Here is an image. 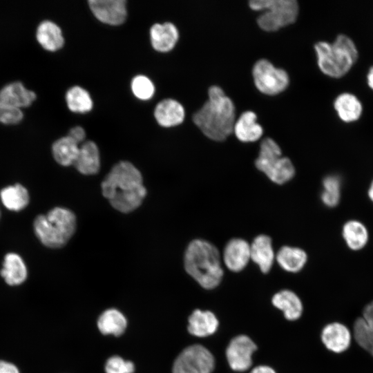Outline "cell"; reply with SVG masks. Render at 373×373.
Wrapping results in <instances>:
<instances>
[{
	"instance_id": "cell-30",
	"label": "cell",
	"mask_w": 373,
	"mask_h": 373,
	"mask_svg": "<svg viewBox=\"0 0 373 373\" xmlns=\"http://www.w3.org/2000/svg\"><path fill=\"white\" fill-rule=\"evenodd\" d=\"M343 235L349 247L354 250L363 248L368 238L365 226L356 220L349 221L344 225Z\"/></svg>"
},
{
	"instance_id": "cell-17",
	"label": "cell",
	"mask_w": 373,
	"mask_h": 373,
	"mask_svg": "<svg viewBox=\"0 0 373 373\" xmlns=\"http://www.w3.org/2000/svg\"><path fill=\"white\" fill-rule=\"evenodd\" d=\"M150 36L153 48L157 51L166 52L175 46L179 33L175 25L165 22L153 25L150 30Z\"/></svg>"
},
{
	"instance_id": "cell-24",
	"label": "cell",
	"mask_w": 373,
	"mask_h": 373,
	"mask_svg": "<svg viewBox=\"0 0 373 373\" xmlns=\"http://www.w3.org/2000/svg\"><path fill=\"white\" fill-rule=\"evenodd\" d=\"M276 259L283 269L296 273L304 267L307 256L305 251L300 248L284 246L277 252Z\"/></svg>"
},
{
	"instance_id": "cell-16",
	"label": "cell",
	"mask_w": 373,
	"mask_h": 373,
	"mask_svg": "<svg viewBox=\"0 0 373 373\" xmlns=\"http://www.w3.org/2000/svg\"><path fill=\"white\" fill-rule=\"evenodd\" d=\"M75 169L86 175H95L100 169V155L97 144L93 141L84 142L73 163Z\"/></svg>"
},
{
	"instance_id": "cell-29",
	"label": "cell",
	"mask_w": 373,
	"mask_h": 373,
	"mask_svg": "<svg viewBox=\"0 0 373 373\" xmlns=\"http://www.w3.org/2000/svg\"><path fill=\"white\" fill-rule=\"evenodd\" d=\"M66 101L68 108L74 113H84L93 108V101L84 88L75 86L68 90Z\"/></svg>"
},
{
	"instance_id": "cell-5",
	"label": "cell",
	"mask_w": 373,
	"mask_h": 373,
	"mask_svg": "<svg viewBox=\"0 0 373 373\" xmlns=\"http://www.w3.org/2000/svg\"><path fill=\"white\" fill-rule=\"evenodd\" d=\"M314 48L319 68L332 77L338 78L346 74L358 57L355 44L344 35H338L332 44L318 42Z\"/></svg>"
},
{
	"instance_id": "cell-2",
	"label": "cell",
	"mask_w": 373,
	"mask_h": 373,
	"mask_svg": "<svg viewBox=\"0 0 373 373\" xmlns=\"http://www.w3.org/2000/svg\"><path fill=\"white\" fill-rule=\"evenodd\" d=\"M235 106L218 86L209 88L208 100L193 115V121L208 138L223 141L233 132Z\"/></svg>"
},
{
	"instance_id": "cell-7",
	"label": "cell",
	"mask_w": 373,
	"mask_h": 373,
	"mask_svg": "<svg viewBox=\"0 0 373 373\" xmlns=\"http://www.w3.org/2000/svg\"><path fill=\"white\" fill-rule=\"evenodd\" d=\"M256 168L264 173L273 182L283 184L294 175L295 169L291 160L282 156L278 144L271 138L264 139L260 146Z\"/></svg>"
},
{
	"instance_id": "cell-37",
	"label": "cell",
	"mask_w": 373,
	"mask_h": 373,
	"mask_svg": "<svg viewBox=\"0 0 373 373\" xmlns=\"http://www.w3.org/2000/svg\"><path fill=\"white\" fill-rule=\"evenodd\" d=\"M68 136L79 144L84 140L86 133L82 127L77 126L70 128Z\"/></svg>"
},
{
	"instance_id": "cell-13",
	"label": "cell",
	"mask_w": 373,
	"mask_h": 373,
	"mask_svg": "<svg viewBox=\"0 0 373 373\" xmlns=\"http://www.w3.org/2000/svg\"><path fill=\"white\" fill-rule=\"evenodd\" d=\"M222 258L230 271L239 272L250 260V245L242 238H233L225 245Z\"/></svg>"
},
{
	"instance_id": "cell-32",
	"label": "cell",
	"mask_w": 373,
	"mask_h": 373,
	"mask_svg": "<svg viewBox=\"0 0 373 373\" xmlns=\"http://www.w3.org/2000/svg\"><path fill=\"white\" fill-rule=\"evenodd\" d=\"M324 190L321 194L323 202L329 207H333L338 203L340 198V181L338 178L329 175L323 180Z\"/></svg>"
},
{
	"instance_id": "cell-28",
	"label": "cell",
	"mask_w": 373,
	"mask_h": 373,
	"mask_svg": "<svg viewBox=\"0 0 373 373\" xmlns=\"http://www.w3.org/2000/svg\"><path fill=\"white\" fill-rule=\"evenodd\" d=\"M339 117L345 122L358 119L362 112L359 100L352 94L343 93L337 97L334 104Z\"/></svg>"
},
{
	"instance_id": "cell-35",
	"label": "cell",
	"mask_w": 373,
	"mask_h": 373,
	"mask_svg": "<svg viewBox=\"0 0 373 373\" xmlns=\"http://www.w3.org/2000/svg\"><path fill=\"white\" fill-rule=\"evenodd\" d=\"M23 119L21 108L0 102V122L5 124H15Z\"/></svg>"
},
{
	"instance_id": "cell-4",
	"label": "cell",
	"mask_w": 373,
	"mask_h": 373,
	"mask_svg": "<svg viewBox=\"0 0 373 373\" xmlns=\"http://www.w3.org/2000/svg\"><path fill=\"white\" fill-rule=\"evenodd\" d=\"M77 219L75 213L65 207H57L45 215H39L33 223L35 233L47 247H64L75 233Z\"/></svg>"
},
{
	"instance_id": "cell-12",
	"label": "cell",
	"mask_w": 373,
	"mask_h": 373,
	"mask_svg": "<svg viewBox=\"0 0 373 373\" xmlns=\"http://www.w3.org/2000/svg\"><path fill=\"white\" fill-rule=\"evenodd\" d=\"M88 4L95 17L102 23L117 26L126 20L125 0H90Z\"/></svg>"
},
{
	"instance_id": "cell-6",
	"label": "cell",
	"mask_w": 373,
	"mask_h": 373,
	"mask_svg": "<svg viewBox=\"0 0 373 373\" xmlns=\"http://www.w3.org/2000/svg\"><path fill=\"white\" fill-rule=\"evenodd\" d=\"M249 6L253 10L264 11L257 18L258 26L273 32L294 23L299 7L296 0H252Z\"/></svg>"
},
{
	"instance_id": "cell-27",
	"label": "cell",
	"mask_w": 373,
	"mask_h": 373,
	"mask_svg": "<svg viewBox=\"0 0 373 373\" xmlns=\"http://www.w3.org/2000/svg\"><path fill=\"white\" fill-rule=\"evenodd\" d=\"M0 197L4 207L10 211H21L29 202L28 191L20 184L3 188L0 192Z\"/></svg>"
},
{
	"instance_id": "cell-8",
	"label": "cell",
	"mask_w": 373,
	"mask_h": 373,
	"mask_svg": "<svg viewBox=\"0 0 373 373\" xmlns=\"http://www.w3.org/2000/svg\"><path fill=\"white\" fill-rule=\"evenodd\" d=\"M215 365L213 354L204 346L195 344L186 347L178 356L173 373H211Z\"/></svg>"
},
{
	"instance_id": "cell-25",
	"label": "cell",
	"mask_w": 373,
	"mask_h": 373,
	"mask_svg": "<svg viewBox=\"0 0 373 373\" xmlns=\"http://www.w3.org/2000/svg\"><path fill=\"white\" fill-rule=\"evenodd\" d=\"M127 327V321L124 314L116 309H108L99 316L97 327L104 335H122Z\"/></svg>"
},
{
	"instance_id": "cell-19",
	"label": "cell",
	"mask_w": 373,
	"mask_h": 373,
	"mask_svg": "<svg viewBox=\"0 0 373 373\" xmlns=\"http://www.w3.org/2000/svg\"><path fill=\"white\" fill-rule=\"evenodd\" d=\"M157 123L164 127H171L181 124L184 119L182 105L173 99H165L159 102L154 111Z\"/></svg>"
},
{
	"instance_id": "cell-34",
	"label": "cell",
	"mask_w": 373,
	"mask_h": 373,
	"mask_svg": "<svg viewBox=\"0 0 373 373\" xmlns=\"http://www.w3.org/2000/svg\"><path fill=\"white\" fill-rule=\"evenodd\" d=\"M134 371V364L119 356L110 357L105 364L106 373H133Z\"/></svg>"
},
{
	"instance_id": "cell-33",
	"label": "cell",
	"mask_w": 373,
	"mask_h": 373,
	"mask_svg": "<svg viewBox=\"0 0 373 373\" xmlns=\"http://www.w3.org/2000/svg\"><path fill=\"white\" fill-rule=\"evenodd\" d=\"M131 90L136 97L146 100L153 95L155 87L153 82L147 77L137 75L131 82Z\"/></svg>"
},
{
	"instance_id": "cell-15",
	"label": "cell",
	"mask_w": 373,
	"mask_h": 373,
	"mask_svg": "<svg viewBox=\"0 0 373 373\" xmlns=\"http://www.w3.org/2000/svg\"><path fill=\"white\" fill-rule=\"evenodd\" d=\"M274 258L271 238L266 235L256 236L250 245V260L259 267L262 273L267 274L270 271Z\"/></svg>"
},
{
	"instance_id": "cell-23",
	"label": "cell",
	"mask_w": 373,
	"mask_h": 373,
	"mask_svg": "<svg viewBox=\"0 0 373 373\" xmlns=\"http://www.w3.org/2000/svg\"><path fill=\"white\" fill-rule=\"evenodd\" d=\"M36 37L39 44L49 51H56L64 44L61 28L51 21H44L39 25Z\"/></svg>"
},
{
	"instance_id": "cell-41",
	"label": "cell",
	"mask_w": 373,
	"mask_h": 373,
	"mask_svg": "<svg viewBox=\"0 0 373 373\" xmlns=\"http://www.w3.org/2000/svg\"><path fill=\"white\" fill-rule=\"evenodd\" d=\"M368 195L370 198L373 201V182H372V184L370 187Z\"/></svg>"
},
{
	"instance_id": "cell-10",
	"label": "cell",
	"mask_w": 373,
	"mask_h": 373,
	"mask_svg": "<svg viewBox=\"0 0 373 373\" xmlns=\"http://www.w3.org/2000/svg\"><path fill=\"white\" fill-rule=\"evenodd\" d=\"M256 350L257 345L249 336L245 334L236 336L226 348L229 366L236 372L247 371L252 365V356Z\"/></svg>"
},
{
	"instance_id": "cell-26",
	"label": "cell",
	"mask_w": 373,
	"mask_h": 373,
	"mask_svg": "<svg viewBox=\"0 0 373 373\" xmlns=\"http://www.w3.org/2000/svg\"><path fill=\"white\" fill-rule=\"evenodd\" d=\"M79 150V144L68 135L56 140L52 146L54 159L58 164L64 166L73 164Z\"/></svg>"
},
{
	"instance_id": "cell-40",
	"label": "cell",
	"mask_w": 373,
	"mask_h": 373,
	"mask_svg": "<svg viewBox=\"0 0 373 373\" xmlns=\"http://www.w3.org/2000/svg\"><path fill=\"white\" fill-rule=\"evenodd\" d=\"M367 83L369 86L373 90V67H372L367 75Z\"/></svg>"
},
{
	"instance_id": "cell-39",
	"label": "cell",
	"mask_w": 373,
	"mask_h": 373,
	"mask_svg": "<svg viewBox=\"0 0 373 373\" xmlns=\"http://www.w3.org/2000/svg\"><path fill=\"white\" fill-rule=\"evenodd\" d=\"M249 373H276V372L269 365H260L254 367Z\"/></svg>"
},
{
	"instance_id": "cell-20",
	"label": "cell",
	"mask_w": 373,
	"mask_h": 373,
	"mask_svg": "<svg viewBox=\"0 0 373 373\" xmlns=\"http://www.w3.org/2000/svg\"><path fill=\"white\" fill-rule=\"evenodd\" d=\"M0 274L10 286L24 283L28 277V269L22 258L17 254H7L3 260Z\"/></svg>"
},
{
	"instance_id": "cell-36",
	"label": "cell",
	"mask_w": 373,
	"mask_h": 373,
	"mask_svg": "<svg viewBox=\"0 0 373 373\" xmlns=\"http://www.w3.org/2000/svg\"><path fill=\"white\" fill-rule=\"evenodd\" d=\"M361 316L367 325L373 329V300H370L363 307Z\"/></svg>"
},
{
	"instance_id": "cell-1",
	"label": "cell",
	"mask_w": 373,
	"mask_h": 373,
	"mask_svg": "<svg viewBox=\"0 0 373 373\" xmlns=\"http://www.w3.org/2000/svg\"><path fill=\"white\" fill-rule=\"evenodd\" d=\"M101 187L102 195L111 206L124 213L137 209L147 194L140 171L128 161L114 165Z\"/></svg>"
},
{
	"instance_id": "cell-3",
	"label": "cell",
	"mask_w": 373,
	"mask_h": 373,
	"mask_svg": "<svg viewBox=\"0 0 373 373\" xmlns=\"http://www.w3.org/2000/svg\"><path fill=\"white\" fill-rule=\"evenodd\" d=\"M186 271L202 287L213 289L222 281L224 271L218 249L203 239H195L187 246L184 257Z\"/></svg>"
},
{
	"instance_id": "cell-18",
	"label": "cell",
	"mask_w": 373,
	"mask_h": 373,
	"mask_svg": "<svg viewBox=\"0 0 373 373\" xmlns=\"http://www.w3.org/2000/svg\"><path fill=\"white\" fill-rule=\"evenodd\" d=\"M272 305L283 312L288 321H296L303 312V305L299 296L293 291L283 289L276 292L271 298Z\"/></svg>"
},
{
	"instance_id": "cell-21",
	"label": "cell",
	"mask_w": 373,
	"mask_h": 373,
	"mask_svg": "<svg viewBox=\"0 0 373 373\" xmlns=\"http://www.w3.org/2000/svg\"><path fill=\"white\" fill-rule=\"evenodd\" d=\"M257 116L247 111L235 122L233 131L236 137L243 142H252L260 139L263 133L262 126L256 122Z\"/></svg>"
},
{
	"instance_id": "cell-9",
	"label": "cell",
	"mask_w": 373,
	"mask_h": 373,
	"mask_svg": "<svg viewBox=\"0 0 373 373\" xmlns=\"http://www.w3.org/2000/svg\"><path fill=\"white\" fill-rule=\"evenodd\" d=\"M252 75L258 90L268 95L280 93L287 88L289 82L288 74L285 70L276 68L265 59L256 62Z\"/></svg>"
},
{
	"instance_id": "cell-38",
	"label": "cell",
	"mask_w": 373,
	"mask_h": 373,
	"mask_svg": "<svg viewBox=\"0 0 373 373\" xmlns=\"http://www.w3.org/2000/svg\"><path fill=\"white\" fill-rule=\"evenodd\" d=\"M0 373H20V371L14 363L0 360Z\"/></svg>"
},
{
	"instance_id": "cell-11",
	"label": "cell",
	"mask_w": 373,
	"mask_h": 373,
	"mask_svg": "<svg viewBox=\"0 0 373 373\" xmlns=\"http://www.w3.org/2000/svg\"><path fill=\"white\" fill-rule=\"evenodd\" d=\"M321 341L328 352L334 354H341L347 352L352 345V332L343 323L331 321L322 328Z\"/></svg>"
},
{
	"instance_id": "cell-31",
	"label": "cell",
	"mask_w": 373,
	"mask_h": 373,
	"mask_svg": "<svg viewBox=\"0 0 373 373\" xmlns=\"http://www.w3.org/2000/svg\"><path fill=\"white\" fill-rule=\"evenodd\" d=\"M350 330L352 341L368 353L373 347V329L367 325L361 316H358L354 321Z\"/></svg>"
},
{
	"instance_id": "cell-14",
	"label": "cell",
	"mask_w": 373,
	"mask_h": 373,
	"mask_svg": "<svg viewBox=\"0 0 373 373\" xmlns=\"http://www.w3.org/2000/svg\"><path fill=\"white\" fill-rule=\"evenodd\" d=\"M219 327V321L209 310H194L188 319L189 332L197 337H207L215 334Z\"/></svg>"
},
{
	"instance_id": "cell-22",
	"label": "cell",
	"mask_w": 373,
	"mask_h": 373,
	"mask_svg": "<svg viewBox=\"0 0 373 373\" xmlns=\"http://www.w3.org/2000/svg\"><path fill=\"white\" fill-rule=\"evenodd\" d=\"M35 98L36 94L19 82L8 84L0 90V102L19 108L29 106Z\"/></svg>"
}]
</instances>
